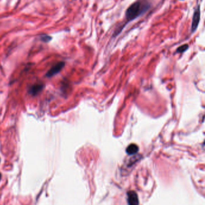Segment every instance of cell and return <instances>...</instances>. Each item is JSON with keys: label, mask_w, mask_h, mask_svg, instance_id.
Listing matches in <instances>:
<instances>
[{"label": "cell", "mask_w": 205, "mask_h": 205, "mask_svg": "<svg viewBox=\"0 0 205 205\" xmlns=\"http://www.w3.org/2000/svg\"><path fill=\"white\" fill-rule=\"evenodd\" d=\"M150 7L149 4L143 0L137 1L132 4L126 10L125 17L128 23L144 13Z\"/></svg>", "instance_id": "1"}, {"label": "cell", "mask_w": 205, "mask_h": 205, "mask_svg": "<svg viewBox=\"0 0 205 205\" xmlns=\"http://www.w3.org/2000/svg\"><path fill=\"white\" fill-rule=\"evenodd\" d=\"M1 173H0V180H1Z\"/></svg>", "instance_id": "9"}, {"label": "cell", "mask_w": 205, "mask_h": 205, "mask_svg": "<svg viewBox=\"0 0 205 205\" xmlns=\"http://www.w3.org/2000/svg\"><path fill=\"white\" fill-rule=\"evenodd\" d=\"M138 149H139L138 146L136 144H131L127 147L126 149V152L128 155H133L137 154L138 151Z\"/></svg>", "instance_id": "6"}, {"label": "cell", "mask_w": 205, "mask_h": 205, "mask_svg": "<svg viewBox=\"0 0 205 205\" xmlns=\"http://www.w3.org/2000/svg\"><path fill=\"white\" fill-rule=\"evenodd\" d=\"M44 85L43 84H36L34 85L33 86H32L29 91V93L35 96L36 95H37L40 92L42 91V90L44 89Z\"/></svg>", "instance_id": "5"}, {"label": "cell", "mask_w": 205, "mask_h": 205, "mask_svg": "<svg viewBox=\"0 0 205 205\" xmlns=\"http://www.w3.org/2000/svg\"><path fill=\"white\" fill-rule=\"evenodd\" d=\"M65 66V63L64 62H59L57 63L55 66H54L52 68H51L46 74V76L48 77H52L53 76L57 74L58 73L62 68Z\"/></svg>", "instance_id": "3"}, {"label": "cell", "mask_w": 205, "mask_h": 205, "mask_svg": "<svg viewBox=\"0 0 205 205\" xmlns=\"http://www.w3.org/2000/svg\"><path fill=\"white\" fill-rule=\"evenodd\" d=\"M200 20V6L198 5L195 9L191 24V32H194L197 28Z\"/></svg>", "instance_id": "2"}, {"label": "cell", "mask_w": 205, "mask_h": 205, "mask_svg": "<svg viewBox=\"0 0 205 205\" xmlns=\"http://www.w3.org/2000/svg\"><path fill=\"white\" fill-rule=\"evenodd\" d=\"M189 46L188 45L185 44V45H183L181 46L180 47H179L177 49V52L178 53H183L184 52H185L188 49Z\"/></svg>", "instance_id": "7"}, {"label": "cell", "mask_w": 205, "mask_h": 205, "mask_svg": "<svg viewBox=\"0 0 205 205\" xmlns=\"http://www.w3.org/2000/svg\"><path fill=\"white\" fill-rule=\"evenodd\" d=\"M41 40L44 42H48L51 40V37L45 35V36H42L41 37Z\"/></svg>", "instance_id": "8"}, {"label": "cell", "mask_w": 205, "mask_h": 205, "mask_svg": "<svg viewBox=\"0 0 205 205\" xmlns=\"http://www.w3.org/2000/svg\"><path fill=\"white\" fill-rule=\"evenodd\" d=\"M128 203L129 205H139L137 193L134 191H129L127 193Z\"/></svg>", "instance_id": "4"}]
</instances>
